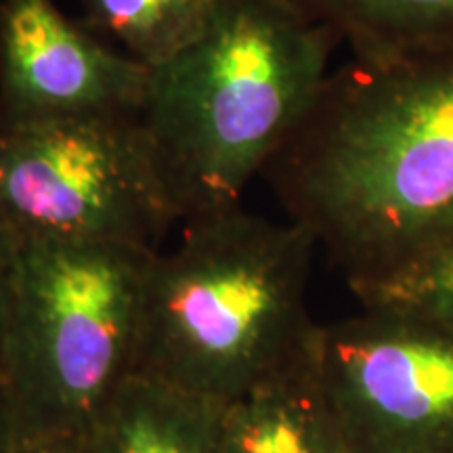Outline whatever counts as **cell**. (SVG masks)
<instances>
[{
	"mask_svg": "<svg viewBox=\"0 0 453 453\" xmlns=\"http://www.w3.org/2000/svg\"><path fill=\"white\" fill-rule=\"evenodd\" d=\"M183 223L147 277L137 373L225 405L309 349L317 243L242 203Z\"/></svg>",
	"mask_w": 453,
	"mask_h": 453,
	"instance_id": "obj_3",
	"label": "cell"
},
{
	"mask_svg": "<svg viewBox=\"0 0 453 453\" xmlns=\"http://www.w3.org/2000/svg\"><path fill=\"white\" fill-rule=\"evenodd\" d=\"M7 453H95L90 433L27 428L17 424Z\"/></svg>",
	"mask_w": 453,
	"mask_h": 453,
	"instance_id": "obj_13",
	"label": "cell"
},
{
	"mask_svg": "<svg viewBox=\"0 0 453 453\" xmlns=\"http://www.w3.org/2000/svg\"><path fill=\"white\" fill-rule=\"evenodd\" d=\"M355 296L364 309L393 311L453 336V226Z\"/></svg>",
	"mask_w": 453,
	"mask_h": 453,
	"instance_id": "obj_12",
	"label": "cell"
},
{
	"mask_svg": "<svg viewBox=\"0 0 453 453\" xmlns=\"http://www.w3.org/2000/svg\"><path fill=\"white\" fill-rule=\"evenodd\" d=\"M353 57L453 50V0H296Z\"/></svg>",
	"mask_w": 453,
	"mask_h": 453,
	"instance_id": "obj_10",
	"label": "cell"
},
{
	"mask_svg": "<svg viewBox=\"0 0 453 453\" xmlns=\"http://www.w3.org/2000/svg\"><path fill=\"white\" fill-rule=\"evenodd\" d=\"M219 447L220 453H350L317 373L313 340L290 364L220 405Z\"/></svg>",
	"mask_w": 453,
	"mask_h": 453,
	"instance_id": "obj_8",
	"label": "cell"
},
{
	"mask_svg": "<svg viewBox=\"0 0 453 453\" xmlns=\"http://www.w3.org/2000/svg\"><path fill=\"white\" fill-rule=\"evenodd\" d=\"M313 361L350 453H453V336L387 309L317 326Z\"/></svg>",
	"mask_w": 453,
	"mask_h": 453,
	"instance_id": "obj_6",
	"label": "cell"
},
{
	"mask_svg": "<svg viewBox=\"0 0 453 453\" xmlns=\"http://www.w3.org/2000/svg\"><path fill=\"white\" fill-rule=\"evenodd\" d=\"M90 30L147 67L166 61L203 30L219 0H82Z\"/></svg>",
	"mask_w": 453,
	"mask_h": 453,
	"instance_id": "obj_11",
	"label": "cell"
},
{
	"mask_svg": "<svg viewBox=\"0 0 453 453\" xmlns=\"http://www.w3.org/2000/svg\"><path fill=\"white\" fill-rule=\"evenodd\" d=\"M0 219L15 237L151 250L183 220L141 113L0 127Z\"/></svg>",
	"mask_w": 453,
	"mask_h": 453,
	"instance_id": "obj_5",
	"label": "cell"
},
{
	"mask_svg": "<svg viewBox=\"0 0 453 453\" xmlns=\"http://www.w3.org/2000/svg\"><path fill=\"white\" fill-rule=\"evenodd\" d=\"M4 388L19 426L90 433L137 373L147 277L160 250L15 237Z\"/></svg>",
	"mask_w": 453,
	"mask_h": 453,
	"instance_id": "obj_4",
	"label": "cell"
},
{
	"mask_svg": "<svg viewBox=\"0 0 453 453\" xmlns=\"http://www.w3.org/2000/svg\"><path fill=\"white\" fill-rule=\"evenodd\" d=\"M150 67L57 11L53 0L0 3V127L141 113Z\"/></svg>",
	"mask_w": 453,
	"mask_h": 453,
	"instance_id": "obj_7",
	"label": "cell"
},
{
	"mask_svg": "<svg viewBox=\"0 0 453 453\" xmlns=\"http://www.w3.org/2000/svg\"><path fill=\"white\" fill-rule=\"evenodd\" d=\"M17 428V418L11 396L4 388L3 378H0V453H7V447L13 439V433Z\"/></svg>",
	"mask_w": 453,
	"mask_h": 453,
	"instance_id": "obj_15",
	"label": "cell"
},
{
	"mask_svg": "<svg viewBox=\"0 0 453 453\" xmlns=\"http://www.w3.org/2000/svg\"><path fill=\"white\" fill-rule=\"evenodd\" d=\"M338 44L296 0H219L194 41L150 67L141 120L180 219L240 206L324 87Z\"/></svg>",
	"mask_w": 453,
	"mask_h": 453,
	"instance_id": "obj_2",
	"label": "cell"
},
{
	"mask_svg": "<svg viewBox=\"0 0 453 453\" xmlns=\"http://www.w3.org/2000/svg\"><path fill=\"white\" fill-rule=\"evenodd\" d=\"M17 240L7 223L0 219V367H3L4 336H7V321L11 311V296H13Z\"/></svg>",
	"mask_w": 453,
	"mask_h": 453,
	"instance_id": "obj_14",
	"label": "cell"
},
{
	"mask_svg": "<svg viewBox=\"0 0 453 453\" xmlns=\"http://www.w3.org/2000/svg\"><path fill=\"white\" fill-rule=\"evenodd\" d=\"M220 405L134 373L90 428L95 453H220Z\"/></svg>",
	"mask_w": 453,
	"mask_h": 453,
	"instance_id": "obj_9",
	"label": "cell"
},
{
	"mask_svg": "<svg viewBox=\"0 0 453 453\" xmlns=\"http://www.w3.org/2000/svg\"><path fill=\"white\" fill-rule=\"evenodd\" d=\"M350 292L453 226V50L353 57L263 174Z\"/></svg>",
	"mask_w": 453,
	"mask_h": 453,
	"instance_id": "obj_1",
	"label": "cell"
}]
</instances>
